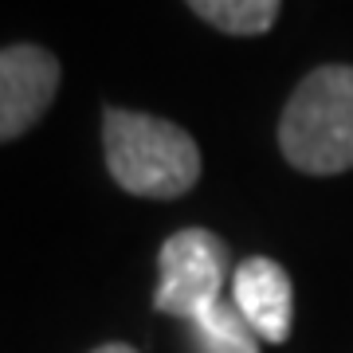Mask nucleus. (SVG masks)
Returning a JSON list of instances; mask_svg holds the SVG:
<instances>
[{"mask_svg":"<svg viewBox=\"0 0 353 353\" xmlns=\"http://www.w3.org/2000/svg\"><path fill=\"white\" fill-rule=\"evenodd\" d=\"M102 145L114 185L130 196L176 201L201 181V145L185 126L141 110L110 106L102 114Z\"/></svg>","mask_w":353,"mask_h":353,"instance_id":"obj_1","label":"nucleus"},{"mask_svg":"<svg viewBox=\"0 0 353 353\" xmlns=\"http://www.w3.org/2000/svg\"><path fill=\"white\" fill-rule=\"evenodd\" d=\"M279 150L299 173L353 169V67L326 63L294 87L279 118Z\"/></svg>","mask_w":353,"mask_h":353,"instance_id":"obj_2","label":"nucleus"},{"mask_svg":"<svg viewBox=\"0 0 353 353\" xmlns=\"http://www.w3.org/2000/svg\"><path fill=\"white\" fill-rule=\"evenodd\" d=\"M157 294L153 310L181 322H196L208 314L228 279V243L208 228H181L157 252Z\"/></svg>","mask_w":353,"mask_h":353,"instance_id":"obj_3","label":"nucleus"},{"mask_svg":"<svg viewBox=\"0 0 353 353\" xmlns=\"http://www.w3.org/2000/svg\"><path fill=\"white\" fill-rule=\"evenodd\" d=\"M63 67L39 43L0 48V145L24 138L51 110Z\"/></svg>","mask_w":353,"mask_h":353,"instance_id":"obj_4","label":"nucleus"},{"mask_svg":"<svg viewBox=\"0 0 353 353\" xmlns=\"http://www.w3.org/2000/svg\"><path fill=\"white\" fill-rule=\"evenodd\" d=\"M232 306L243 314V322L271 345H283L294 326V287L290 275L275 259L252 255L232 275Z\"/></svg>","mask_w":353,"mask_h":353,"instance_id":"obj_5","label":"nucleus"},{"mask_svg":"<svg viewBox=\"0 0 353 353\" xmlns=\"http://www.w3.org/2000/svg\"><path fill=\"white\" fill-rule=\"evenodd\" d=\"M204 24L228 36H263L279 20L283 0H185Z\"/></svg>","mask_w":353,"mask_h":353,"instance_id":"obj_6","label":"nucleus"},{"mask_svg":"<svg viewBox=\"0 0 353 353\" xmlns=\"http://www.w3.org/2000/svg\"><path fill=\"white\" fill-rule=\"evenodd\" d=\"M189 330L196 353H259V345H255L259 334L243 322V314L232 303H216L208 314L189 322Z\"/></svg>","mask_w":353,"mask_h":353,"instance_id":"obj_7","label":"nucleus"},{"mask_svg":"<svg viewBox=\"0 0 353 353\" xmlns=\"http://www.w3.org/2000/svg\"><path fill=\"white\" fill-rule=\"evenodd\" d=\"M90 353H138V350L126 345V341H106V345H99V350H90Z\"/></svg>","mask_w":353,"mask_h":353,"instance_id":"obj_8","label":"nucleus"}]
</instances>
